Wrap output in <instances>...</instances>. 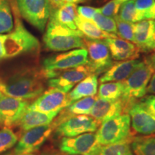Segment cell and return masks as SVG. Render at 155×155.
Masks as SVG:
<instances>
[{"label": "cell", "instance_id": "1", "mask_svg": "<svg viewBox=\"0 0 155 155\" xmlns=\"http://www.w3.org/2000/svg\"><path fill=\"white\" fill-rule=\"evenodd\" d=\"M44 73L34 68L25 69L10 75L0 82V91L3 94L22 100L33 99L45 90Z\"/></svg>", "mask_w": 155, "mask_h": 155}, {"label": "cell", "instance_id": "2", "mask_svg": "<svg viewBox=\"0 0 155 155\" xmlns=\"http://www.w3.org/2000/svg\"><path fill=\"white\" fill-rule=\"evenodd\" d=\"M155 73V55L147 57L141 61L135 71L124 82L122 99L129 108L131 104L147 94V88Z\"/></svg>", "mask_w": 155, "mask_h": 155}, {"label": "cell", "instance_id": "3", "mask_svg": "<svg viewBox=\"0 0 155 155\" xmlns=\"http://www.w3.org/2000/svg\"><path fill=\"white\" fill-rule=\"evenodd\" d=\"M84 35L78 30H71L50 18L43 36L45 48L55 52H63L84 48Z\"/></svg>", "mask_w": 155, "mask_h": 155}, {"label": "cell", "instance_id": "4", "mask_svg": "<svg viewBox=\"0 0 155 155\" xmlns=\"http://www.w3.org/2000/svg\"><path fill=\"white\" fill-rule=\"evenodd\" d=\"M88 63L86 48H78L47 58L42 63V72L46 78L55 77L66 70L86 65Z\"/></svg>", "mask_w": 155, "mask_h": 155}, {"label": "cell", "instance_id": "5", "mask_svg": "<svg viewBox=\"0 0 155 155\" xmlns=\"http://www.w3.org/2000/svg\"><path fill=\"white\" fill-rule=\"evenodd\" d=\"M130 125L131 119L129 114H121L103 122L97 129V140L103 146L124 140L131 137Z\"/></svg>", "mask_w": 155, "mask_h": 155}, {"label": "cell", "instance_id": "6", "mask_svg": "<svg viewBox=\"0 0 155 155\" xmlns=\"http://www.w3.org/2000/svg\"><path fill=\"white\" fill-rule=\"evenodd\" d=\"M18 11L27 22L44 31L51 15L50 0H16Z\"/></svg>", "mask_w": 155, "mask_h": 155}, {"label": "cell", "instance_id": "7", "mask_svg": "<svg viewBox=\"0 0 155 155\" xmlns=\"http://www.w3.org/2000/svg\"><path fill=\"white\" fill-rule=\"evenodd\" d=\"M84 48L88 52V63L96 75L105 73L113 65L109 48L105 40H94L84 37Z\"/></svg>", "mask_w": 155, "mask_h": 155}, {"label": "cell", "instance_id": "8", "mask_svg": "<svg viewBox=\"0 0 155 155\" xmlns=\"http://www.w3.org/2000/svg\"><path fill=\"white\" fill-rule=\"evenodd\" d=\"M102 146L97 140L96 134L88 132L73 137H63L60 150L71 155H98Z\"/></svg>", "mask_w": 155, "mask_h": 155}, {"label": "cell", "instance_id": "9", "mask_svg": "<svg viewBox=\"0 0 155 155\" xmlns=\"http://www.w3.org/2000/svg\"><path fill=\"white\" fill-rule=\"evenodd\" d=\"M55 127V124L53 123L25 131L15 147L14 155L32 154L38 151L49 138Z\"/></svg>", "mask_w": 155, "mask_h": 155}, {"label": "cell", "instance_id": "10", "mask_svg": "<svg viewBox=\"0 0 155 155\" xmlns=\"http://www.w3.org/2000/svg\"><path fill=\"white\" fill-rule=\"evenodd\" d=\"M71 104L68 93L55 88H50L38 96V98L29 106V108L43 113H59Z\"/></svg>", "mask_w": 155, "mask_h": 155}, {"label": "cell", "instance_id": "11", "mask_svg": "<svg viewBox=\"0 0 155 155\" xmlns=\"http://www.w3.org/2000/svg\"><path fill=\"white\" fill-rule=\"evenodd\" d=\"M99 124L91 116H72L56 127V133L63 137H73L82 134L94 132L98 129Z\"/></svg>", "mask_w": 155, "mask_h": 155}, {"label": "cell", "instance_id": "12", "mask_svg": "<svg viewBox=\"0 0 155 155\" xmlns=\"http://www.w3.org/2000/svg\"><path fill=\"white\" fill-rule=\"evenodd\" d=\"M91 74L95 73L91 67L87 63L60 73L55 77L49 78L48 84L50 88H55L69 93L78 83Z\"/></svg>", "mask_w": 155, "mask_h": 155}, {"label": "cell", "instance_id": "13", "mask_svg": "<svg viewBox=\"0 0 155 155\" xmlns=\"http://www.w3.org/2000/svg\"><path fill=\"white\" fill-rule=\"evenodd\" d=\"M30 106L28 100L13 98L0 93V124L16 125Z\"/></svg>", "mask_w": 155, "mask_h": 155}, {"label": "cell", "instance_id": "14", "mask_svg": "<svg viewBox=\"0 0 155 155\" xmlns=\"http://www.w3.org/2000/svg\"><path fill=\"white\" fill-rule=\"evenodd\" d=\"M129 108L124 101L120 98L114 101L104 100L98 97L93 106L89 115L98 122H103L114 119L122 113L127 114Z\"/></svg>", "mask_w": 155, "mask_h": 155}, {"label": "cell", "instance_id": "15", "mask_svg": "<svg viewBox=\"0 0 155 155\" xmlns=\"http://www.w3.org/2000/svg\"><path fill=\"white\" fill-rule=\"evenodd\" d=\"M131 127L137 133L142 135L155 134V116L151 114L140 101H135L129 110Z\"/></svg>", "mask_w": 155, "mask_h": 155}, {"label": "cell", "instance_id": "16", "mask_svg": "<svg viewBox=\"0 0 155 155\" xmlns=\"http://www.w3.org/2000/svg\"><path fill=\"white\" fill-rule=\"evenodd\" d=\"M112 59L115 61H129L137 59L141 50L133 42L119 38L105 39Z\"/></svg>", "mask_w": 155, "mask_h": 155}, {"label": "cell", "instance_id": "17", "mask_svg": "<svg viewBox=\"0 0 155 155\" xmlns=\"http://www.w3.org/2000/svg\"><path fill=\"white\" fill-rule=\"evenodd\" d=\"M141 62L139 60L134 59L113 64L111 68L104 73V75L100 78V82L102 83L124 81L139 66Z\"/></svg>", "mask_w": 155, "mask_h": 155}, {"label": "cell", "instance_id": "18", "mask_svg": "<svg viewBox=\"0 0 155 155\" xmlns=\"http://www.w3.org/2000/svg\"><path fill=\"white\" fill-rule=\"evenodd\" d=\"M58 113H43L32 108H27L17 124L23 131H26L33 128L49 125L52 124Z\"/></svg>", "mask_w": 155, "mask_h": 155}, {"label": "cell", "instance_id": "19", "mask_svg": "<svg viewBox=\"0 0 155 155\" xmlns=\"http://www.w3.org/2000/svg\"><path fill=\"white\" fill-rule=\"evenodd\" d=\"M78 17L77 6L75 4H63L58 8L52 9L50 18L53 19L56 22L71 30H77L75 25V19Z\"/></svg>", "mask_w": 155, "mask_h": 155}, {"label": "cell", "instance_id": "20", "mask_svg": "<svg viewBox=\"0 0 155 155\" xmlns=\"http://www.w3.org/2000/svg\"><path fill=\"white\" fill-rule=\"evenodd\" d=\"M98 90V75L91 74L79 82L68 94L71 104L85 97L96 96Z\"/></svg>", "mask_w": 155, "mask_h": 155}, {"label": "cell", "instance_id": "21", "mask_svg": "<svg viewBox=\"0 0 155 155\" xmlns=\"http://www.w3.org/2000/svg\"><path fill=\"white\" fill-rule=\"evenodd\" d=\"M154 28V19H144L134 23V43L142 52H147V47L152 38Z\"/></svg>", "mask_w": 155, "mask_h": 155}, {"label": "cell", "instance_id": "22", "mask_svg": "<svg viewBox=\"0 0 155 155\" xmlns=\"http://www.w3.org/2000/svg\"><path fill=\"white\" fill-rule=\"evenodd\" d=\"M98 98L96 96L85 97L72 103L67 107L64 113L62 114L60 119V122H62L68 118L75 115H88L90 114L93 106Z\"/></svg>", "mask_w": 155, "mask_h": 155}, {"label": "cell", "instance_id": "23", "mask_svg": "<svg viewBox=\"0 0 155 155\" xmlns=\"http://www.w3.org/2000/svg\"><path fill=\"white\" fill-rule=\"evenodd\" d=\"M77 30L82 32L84 37L94 40H105L110 38H118L113 34H109L101 30L91 20H87L78 16L75 19Z\"/></svg>", "mask_w": 155, "mask_h": 155}, {"label": "cell", "instance_id": "24", "mask_svg": "<svg viewBox=\"0 0 155 155\" xmlns=\"http://www.w3.org/2000/svg\"><path fill=\"white\" fill-rule=\"evenodd\" d=\"M131 148L135 155H155V136L133 137Z\"/></svg>", "mask_w": 155, "mask_h": 155}, {"label": "cell", "instance_id": "25", "mask_svg": "<svg viewBox=\"0 0 155 155\" xmlns=\"http://www.w3.org/2000/svg\"><path fill=\"white\" fill-rule=\"evenodd\" d=\"M15 22L9 0H0V34H7L13 30Z\"/></svg>", "mask_w": 155, "mask_h": 155}, {"label": "cell", "instance_id": "26", "mask_svg": "<svg viewBox=\"0 0 155 155\" xmlns=\"http://www.w3.org/2000/svg\"><path fill=\"white\" fill-rule=\"evenodd\" d=\"M124 92V82L102 83L99 86L98 97L108 101H114L121 98Z\"/></svg>", "mask_w": 155, "mask_h": 155}, {"label": "cell", "instance_id": "27", "mask_svg": "<svg viewBox=\"0 0 155 155\" xmlns=\"http://www.w3.org/2000/svg\"><path fill=\"white\" fill-rule=\"evenodd\" d=\"M133 137L114 144L104 145L101 148L98 155H133L131 148V142Z\"/></svg>", "mask_w": 155, "mask_h": 155}, {"label": "cell", "instance_id": "28", "mask_svg": "<svg viewBox=\"0 0 155 155\" xmlns=\"http://www.w3.org/2000/svg\"><path fill=\"white\" fill-rule=\"evenodd\" d=\"M118 17L122 20L131 23L138 22L144 19V15L136 9L134 0H129L122 4Z\"/></svg>", "mask_w": 155, "mask_h": 155}, {"label": "cell", "instance_id": "29", "mask_svg": "<svg viewBox=\"0 0 155 155\" xmlns=\"http://www.w3.org/2000/svg\"><path fill=\"white\" fill-rule=\"evenodd\" d=\"M117 28V35L123 40L133 42H134V23H131L122 20L116 15L114 17Z\"/></svg>", "mask_w": 155, "mask_h": 155}, {"label": "cell", "instance_id": "30", "mask_svg": "<svg viewBox=\"0 0 155 155\" xmlns=\"http://www.w3.org/2000/svg\"><path fill=\"white\" fill-rule=\"evenodd\" d=\"M93 22L101 30L109 34L117 35V28L114 18L103 15L99 12L96 13L93 18Z\"/></svg>", "mask_w": 155, "mask_h": 155}, {"label": "cell", "instance_id": "31", "mask_svg": "<svg viewBox=\"0 0 155 155\" xmlns=\"http://www.w3.org/2000/svg\"><path fill=\"white\" fill-rule=\"evenodd\" d=\"M17 141V137L9 128L0 130V153H2L15 146Z\"/></svg>", "mask_w": 155, "mask_h": 155}, {"label": "cell", "instance_id": "32", "mask_svg": "<svg viewBox=\"0 0 155 155\" xmlns=\"http://www.w3.org/2000/svg\"><path fill=\"white\" fill-rule=\"evenodd\" d=\"M122 4L123 3L121 2L119 0H110L106 5L98 8V12L104 16L114 18L119 14L120 7Z\"/></svg>", "mask_w": 155, "mask_h": 155}, {"label": "cell", "instance_id": "33", "mask_svg": "<svg viewBox=\"0 0 155 155\" xmlns=\"http://www.w3.org/2000/svg\"><path fill=\"white\" fill-rule=\"evenodd\" d=\"M98 12V8L90 6H78L77 7L78 16L87 20L93 21L94 15Z\"/></svg>", "mask_w": 155, "mask_h": 155}, {"label": "cell", "instance_id": "34", "mask_svg": "<svg viewBox=\"0 0 155 155\" xmlns=\"http://www.w3.org/2000/svg\"><path fill=\"white\" fill-rule=\"evenodd\" d=\"M155 0H134L135 8L144 15L154 5Z\"/></svg>", "mask_w": 155, "mask_h": 155}, {"label": "cell", "instance_id": "35", "mask_svg": "<svg viewBox=\"0 0 155 155\" xmlns=\"http://www.w3.org/2000/svg\"><path fill=\"white\" fill-rule=\"evenodd\" d=\"M140 102L151 114L155 116V95L145 96L141 98Z\"/></svg>", "mask_w": 155, "mask_h": 155}, {"label": "cell", "instance_id": "36", "mask_svg": "<svg viewBox=\"0 0 155 155\" xmlns=\"http://www.w3.org/2000/svg\"><path fill=\"white\" fill-rule=\"evenodd\" d=\"M147 93H149L152 95H155V73L153 74L152 78L149 83L147 88Z\"/></svg>", "mask_w": 155, "mask_h": 155}, {"label": "cell", "instance_id": "37", "mask_svg": "<svg viewBox=\"0 0 155 155\" xmlns=\"http://www.w3.org/2000/svg\"><path fill=\"white\" fill-rule=\"evenodd\" d=\"M144 19H155V2L154 5L144 14Z\"/></svg>", "mask_w": 155, "mask_h": 155}, {"label": "cell", "instance_id": "38", "mask_svg": "<svg viewBox=\"0 0 155 155\" xmlns=\"http://www.w3.org/2000/svg\"><path fill=\"white\" fill-rule=\"evenodd\" d=\"M155 49V19H154V32L151 38L150 42H149L148 45L147 47V52L151 51V50H154Z\"/></svg>", "mask_w": 155, "mask_h": 155}, {"label": "cell", "instance_id": "39", "mask_svg": "<svg viewBox=\"0 0 155 155\" xmlns=\"http://www.w3.org/2000/svg\"><path fill=\"white\" fill-rule=\"evenodd\" d=\"M53 8H58L65 4V0H50Z\"/></svg>", "mask_w": 155, "mask_h": 155}, {"label": "cell", "instance_id": "40", "mask_svg": "<svg viewBox=\"0 0 155 155\" xmlns=\"http://www.w3.org/2000/svg\"><path fill=\"white\" fill-rule=\"evenodd\" d=\"M86 0H65V2L67 3H73V4H78L85 2Z\"/></svg>", "mask_w": 155, "mask_h": 155}, {"label": "cell", "instance_id": "41", "mask_svg": "<svg viewBox=\"0 0 155 155\" xmlns=\"http://www.w3.org/2000/svg\"><path fill=\"white\" fill-rule=\"evenodd\" d=\"M50 155H71V154H65V153H63V152H55L54 153V154H52Z\"/></svg>", "mask_w": 155, "mask_h": 155}, {"label": "cell", "instance_id": "42", "mask_svg": "<svg viewBox=\"0 0 155 155\" xmlns=\"http://www.w3.org/2000/svg\"><path fill=\"white\" fill-rule=\"evenodd\" d=\"M119 1L121 2L124 3V2H127V1H129V0H119Z\"/></svg>", "mask_w": 155, "mask_h": 155}, {"label": "cell", "instance_id": "43", "mask_svg": "<svg viewBox=\"0 0 155 155\" xmlns=\"http://www.w3.org/2000/svg\"><path fill=\"white\" fill-rule=\"evenodd\" d=\"M23 155H34V154H23Z\"/></svg>", "mask_w": 155, "mask_h": 155}, {"label": "cell", "instance_id": "44", "mask_svg": "<svg viewBox=\"0 0 155 155\" xmlns=\"http://www.w3.org/2000/svg\"><path fill=\"white\" fill-rule=\"evenodd\" d=\"M42 155H50V154H42Z\"/></svg>", "mask_w": 155, "mask_h": 155}, {"label": "cell", "instance_id": "45", "mask_svg": "<svg viewBox=\"0 0 155 155\" xmlns=\"http://www.w3.org/2000/svg\"><path fill=\"white\" fill-rule=\"evenodd\" d=\"M154 55H155V49H154Z\"/></svg>", "mask_w": 155, "mask_h": 155}, {"label": "cell", "instance_id": "46", "mask_svg": "<svg viewBox=\"0 0 155 155\" xmlns=\"http://www.w3.org/2000/svg\"><path fill=\"white\" fill-rule=\"evenodd\" d=\"M0 93H1V91H0Z\"/></svg>", "mask_w": 155, "mask_h": 155}]
</instances>
